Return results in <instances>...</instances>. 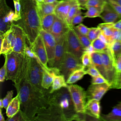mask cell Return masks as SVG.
Returning a JSON list of instances; mask_svg holds the SVG:
<instances>
[{
  "label": "cell",
  "instance_id": "cell-1",
  "mask_svg": "<svg viewBox=\"0 0 121 121\" xmlns=\"http://www.w3.org/2000/svg\"><path fill=\"white\" fill-rule=\"evenodd\" d=\"M30 58L26 54L14 81L20 101V110L26 121H34L40 111L49 105L48 96L50 91H41L35 89L31 84L29 78Z\"/></svg>",
  "mask_w": 121,
  "mask_h": 121
},
{
  "label": "cell",
  "instance_id": "cell-2",
  "mask_svg": "<svg viewBox=\"0 0 121 121\" xmlns=\"http://www.w3.org/2000/svg\"><path fill=\"white\" fill-rule=\"evenodd\" d=\"M20 2L21 19L14 24L22 28L31 46L42 29L37 4L35 0H20Z\"/></svg>",
  "mask_w": 121,
  "mask_h": 121
},
{
  "label": "cell",
  "instance_id": "cell-3",
  "mask_svg": "<svg viewBox=\"0 0 121 121\" xmlns=\"http://www.w3.org/2000/svg\"><path fill=\"white\" fill-rule=\"evenodd\" d=\"M48 100L49 104L55 108L64 121H77L78 112L75 110L68 87H62L50 93Z\"/></svg>",
  "mask_w": 121,
  "mask_h": 121
},
{
  "label": "cell",
  "instance_id": "cell-4",
  "mask_svg": "<svg viewBox=\"0 0 121 121\" xmlns=\"http://www.w3.org/2000/svg\"><path fill=\"white\" fill-rule=\"evenodd\" d=\"M6 64V80L14 82L24 58V54L11 51L5 54Z\"/></svg>",
  "mask_w": 121,
  "mask_h": 121
},
{
  "label": "cell",
  "instance_id": "cell-5",
  "mask_svg": "<svg viewBox=\"0 0 121 121\" xmlns=\"http://www.w3.org/2000/svg\"><path fill=\"white\" fill-rule=\"evenodd\" d=\"M16 21L15 11L7 5L6 0H0V35L10 29Z\"/></svg>",
  "mask_w": 121,
  "mask_h": 121
},
{
  "label": "cell",
  "instance_id": "cell-6",
  "mask_svg": "<svg viewBox=\"0 0 121 121\" xmlns=\"http://www.w3.org/2000/svg\"><path fill=\"white\" fill-rule=\"evenodd\" d=\"M75 110L77 112L86 113V91L81 86L74 84L68 86Z\"/></svg>",
  "mask_w": 121,
  "mask_h": 121
},
{
  "label": "cell",
  "instance_id": "cell-7",
  "mask_svg": "<svg viewBox=\"0 0 121 121\" xmlns=\"http://www.w3.org/2000/svg\"><path fill=\"white\" fill-rule=\"evenodd\" d=\"M66 39L67 52L81 60V56L85 52V48L74 32L73 27H69L66 33Z\"/></svg>",
  "mask_w": 121,
  "mask_h": 121
},
{
  "label": "cell",
  "instance_id": "cell-8",
  "mask_svg": "<svg viewBox=\"0 0 121 121\" xmlns=\"http://www.w3.org/2000/svg\"><path fill=\"white\" fill-rule=\"evenodd\" d=\"M81 61L72 53L67 52L60 68V74L67 81L70 75L75 70L84 68Z\"/></svg>",
  "mask_w": 121,
  "mask_h": 121
},
{
  "label": "cell",
  "instance_id": "cell-9",
  "mask_svg": "<svg viewBox=\"0 0 121 121\" xmlns=\"http://www.w3.org/2000/svg\"><path fill=\"white\" fill-rule=\"evenodd\" d=\"M100 52L106 72L107 80L111 87L114 82L117 73L115 66V60L110 50L109 46L107 50Z\"/></svg>",
  "mask_w": 121,
  "mask_h": 121
},
{
  "label": "cell",
  "instance_id": "cell-10",
  "mask_svg": "<svg viewBox=\"0 0 121 121\" xmlns=\"http://www.w3.org/2000/svg\"><path fill=\"white\" fill-rule=\"evenodd\" d=\"M67 52V50L65 34L56 41L54 57L50 67L56 68L60 69Z\"/></svg>",
  "mask_w": 121,
  "mask_h": 121
},
{
  "label": "cell",
  "instance_id": "cell-11",
  "mask_svg": "<svg viewBox=\"0 0 121 121\" xmlns=\"http://www.w3.org/2000/svg\"><path fill=\"white\" fill-rule=\"evenodd\" d=\"M0 54H6L12 51L15 44V32L11 26L5 33L0 35Z\"/></svg>",
  "mask_w": 121,
  "mask_h": 121
},
{
  "label": "cell",
  "instance_id": "cell-12",
  "mask_svg": "<svg viewBox=\"0 0 121 121\" xmlns=\"http://www.w3.org/2000/svg\"><path fill=\"white\" fill-rule=\"evenodd\" d=\"M40 34L41 35L43 40L48 55L49 67H50L54 57L56 40L51 33L48 32L43 29L40 31Z\"/></svg>",
  "mask_w": 121,
  "mask_h": 121
},
{
  "label": "cell",
  "instance_id": "cell-13",
  "mask_svg": "<svg viewBox=\"0 0 121 121\" xmlns=\"http://www.w3.org/2000/svg\"><path fill=\"white\" fill-rule=\"evenodd\" d=\"M32 51L39 58L44 67L47 68L48 67V58L46 50L44 45L43 39L40 34L38 35L33 44L30 46Z\"/></svg>",
  "mask_w": 121,
  "mask_h": 121
},
{
  "label": "cell",
  "instance_id": "cell-14",
  "mask_svg": "<svg viewBox=\"0 0 121 121\" xmlns=\"http://www.w3.org/2000/svg\"><path fill=\"white\" fill-rule=\"evenodd\" d=\"M34 121H64L62 116L51 104L38 112Z\"/></svg>",
  "mask_w": 121,
  "mask_h": 121
},
{
  "label": "cell",
  "instance_id": "cell-15",
  "mask_svg": "<svg viewBox=\"0 0 121 121\" xmlns=\"http://www.w3.org/2000/svg\"><path fill=\"white\" fill-rule=\"evenodd\" d=\"M12 26L15 32V44L13 51L25 54L26 44V37L24 30L19 26L13 24Z\"/></svg>",
  "mask_w": 121,
  "mask_h": 121
},
{
  "label": "cell",
  "instance_id": "cell-16",
  "mask_svg": "<svg viewBox=\"0 0 121 121\" xmlns=\"http://www.w3.org/2000/svg\"><path fill=\"white\" fill-rule=\"evenodd\" d=\"M110 88V85L108 83L91 84L86 91L87 98L88 100L95 99L100 101Z\"/></svg>",
  "mask_w": 121,
  "mask_h": 121
},
{
  "label": "cell",
  "instance_id": "cell-17",
  "mask_svg": "<svg viewBox=\"0 0 121 121\" xmlns=\"http://www.w3.org/2000/svg\"><path fill=\"white\" fill-rule=\"evenodd\" d=\"M77 2V0H61L56 7L54 14L66 22V20L71 7Z\"/></svg>",
  "mask_w": 121,
  "mask_h": 121
},
{
  "label": "cell",
  "instance_id": "cell-18",
  "mask_svg": "<svg viewBox=\"0 0 121 121\" xmlns=\"http://www.w3.org/2000/svg\"><path fill=\"white\" fill-rule=\"evenodd\" d=\"M61 74L59 69L48 67L47 68L43 69L42 86L46 89H49L52 86L54 77L57 75Z\"/></svg>",
  "mask_w": 121,
  "mask_h": 121
},
{
  "label": "cell",
  "instance_id": "cell-19",
  "mask_svg": "<svg viewBox=\"0 0 121 121\" xmlns=\"http://www.w3.org/2000/svg\"><path fill=\"white\" fill-rule=\"evenodd\" d=\"M69 27L65 21L56 16V18L52 27L50 33L53 35L57 41L66 34Z\"/></svg>",
  "mask_w": 121,
  "mask_h": 121
},
{
  "label": "cell",
  "instance_id": "cell-20",
  "mask_svg": "<svg viewBox=\"0 0 121 121\" xmlns=\"http://www.w3.org/2000/svg\"><path fill=\"white\" fill-rule=\"evenodd\" d=\"M100 17L104 23H115L121 19V17L107 2L104 6Z\"/></svg>",
  "mask_w": 121,
  "mask_h": 121
},
{
  "label": "cell",
  "instance_id": "cell-21",
  "mask_svg": "<svg viewBox=\"0 0 121 121\" xmlns=\"http://www.w3.org/2000/svg\"><path fill=\"white\" fill-rule=\"evenodd\" d=\"M29 78L31 85L37 90L44 91L47 89L43 88L42 86L43 74L35 70L31 65L29 69Z\"/></svg>",
  "mask_w": 121,
  "mask_h": 121
},
{
  "label": "cell",
  "instance_id": "cell-22",
  "mask_svg": "<svg viewBox=\"0 0 121 121\" xmlns=\"http://www.w3.org/2000/svg\"><path fill=\"white\" fill-rule=\"evenodd\" d=\"M85 108L86 113L101 120V106L100 101L95 99L88 100V101L86 104Z\"/></svg>",
  "mask_w": 121,
  "mask_h": 121
},
{
  "label": "cell",
  "instance_id": "cell-23",
  "mask_svg": "<svg viewBox=\"0 0 121 121\" xmlns=\"http://www.w3.org/2000/svg\"><path fill=\"white\" fill-rule=\"evenodd\" d=\"M112 23H104L97 26L101 30V33L107 39L108 43L110 44L114 40V31L116 29Z\"/></svg>",
  "mask_w": 121,
  "mask_h": 121
},
{
  "label": "cell",
  "instance_id": "cell-24",
  "mask_svg": "<svg viewBox=\"0 0 121 121\" xmlns=\"http://www.w3.org/2000/svg\"><path fill=\"white\" fill-rule=\"evenodd\" d=\"M60 1V0H57L53 3H37L40 18L46 15L54 13L56 7Z\"/></svg>",
  "mask_w": 121,
  "mask_h": 121
},
{
  "label": "cell",
  "instance_id": "cell-25",
  "mask_svg": "<svg viewBox=\"0 0 121 121\" xmlns=\"http://www.w3.org/2000/svg\"><path fill=\"white\" fill-rule=\"evenodd\" d=\"M90 54L92 65L98 69L101 75L107 80L106 72L100 52H99L95 51Z\"/></svg>",
  "mask_w": 121,
  "mask_h": 121
},
{
  "label": "cell",
  "instance_id": "cell-26",
  "mask_svg": "<svg viewBox=\"0 0 121 121\" xmlns=\"http://www.w3.org/2000/svg\"><path fill=\"white\" fill-rule=\"evenodd\" d=\"M101 120L105 121H121V102L114 106L107 114H102Z\"/></svg>",
  "mask_w": 121,
  "mask_h": 121
},
{
  "label": "cell",
  "instance_id": "cell-27",
  "mask_svg": "<svg viewBox=\"0 0 121 121\" xmlns=\"http://www.w3.org/2000/svg\"><path fill=\"white\" fill-rule=\"evenodd\" d=\"M20 109V101L18 95L17 94L12 99L6 109V115L8 118L12 117Z\"/></svg>",
  "mask_w": 121,
  "mask_h": 121
},
{
  "label": "cell",
  "instance_id": "cell-28",
  "mask_svg": "<svg viewBox=\"0 0 121 121\" xmlns=\"http://www.w3.org/2000/svg\"><path fill=\"white\" fill-rule=\"evenodd\" d=\"M68 84L65 79L64 76L62 74L57 75L55 76L53 79L51 89L50 90V93L58 90L62 87H68Z\"/></svg>",
  "mask_w": 121,
  "mask_h": 121
},
{
  "label": "cell",
  "instance_id": "cell-29",
  "mask_svg": "<svg viewBox=\"0 0 121 121\" xmlns=\"http://www.w3.org/2000/svg\"><path fill=\"white\" fill-rule=\"evenodd\" d=\"M56 15L54 13L46 15L41 18V23L42 29L50 33Z\"/></svg>",
  "mask_w": 121,
  "mask_h": 121
},
{
  "label": "cell",
  "instance_id": "cell-30",
  "mask_svg": "<svg viewBox=\"0 0 121 121\" xmlns=\"http://www.w3.org/2000/svg\"><path fill=\"white\" fill-rule=\"evenodd\" d=\"M85 68L77 69L74 71L69 76L66 82L68 84H72L81 79L86 74Z\"/></svg>",
  "mask_w": 121,
  "mask_h": 121
},
{
  "label": "cell",
  "instance_id": "cell-31",
  "mask_svg": "<svg viewBox=\"0 0 121 121\" xmlns=\"http://www.w3.org/2000/svg\"><path fill=\"white\" fill-rule=\"evenodd\" d=\"M109 45V48L114 59L121 54V40H114Z\"/></svg>",
  "mask_w": 121,
  "mask_h": 121
},
{
  "label": "cell",
  "instance_id": "cell-32",
  "mask_svg": "<svg viewBox=\"0 0 121 121\" xmlns=\"http://www.w3.org/2000/svg\"><path fill=\"white\" fill-rule=\"evenodd\" d=\"M91 45L94 48L95 51L103 52L107 50L109 45L103 41L99 38H97L91 42Z\"/></svg>",
  "mask_w": 121,
  "mask_h": 121
},
{
  "label": "cell",
  "instance_id": "cell-33",
  "mask_svg": "<svg viewBox=\"0 0 121 121\" xmlns=\"http://www.w3.org/2000/svg\"><path fill=\"white\" fill-rule=\"evenodd\" d=\"M81 9L80 8L77 2L76 3L74 4L70 8L69 13L68 14L66 20V23L68 25V26L69 27H71V21L74 17L76 15V14L78 12V11Z\"/></svg>",
  "mask_w": 121,
  "mask_h": 121
},
{
  "label": "cell",
  "instance_id": "cell-34",
  "mask_svg": "<svg viewBox=\"0 0 121 121\" xmlns=\"http://www.w3.org/2000/svg\"><path fill=\"white\" fill-rule=\"evenodd\" d=\"M73 28L84 47L86 49L89 47L91 44V42L90 41L87 36L80 33L75 26L73 27Z\"/></svg>",
  "mask_w": 121,
  "mask_h": 121
},
{
  "label": "cell",
  "instance_id": "cell-35",
  "mask_svg": "<svg viewBox=\"0 0 121 121\" xmlns=\"http://www.w3.org/2000/svg\"><path fill=\"white\" fill-rule=\"evenodd\" d=\"M86 9L87 11L84 14L85 17L93 18L100 17L102 10L100 9L94 7H89Z\"/></svg>",
  "mask_w": 121,
  "mask_h": 121
},
{
  "label": "cell",
  "instance_id": "cell-36",
  "mask_svg": "<svg viewBox=\"0 0 121 121\" xmlns=\"http://www.w3.org/2000/svg\"><path fill=\"white\" fill-rule=\"evenodd\" d=\"M106 3V0H89L86 5V9L89 7H94L102 11L104 6Z\"/></svg>",
  "mask_w": 121,
  "mask_h": 121
},
{
  "label": "cell",
  "instance_id": "cell-37",
  "mask_svg": "<svg viewBox=\"0 0 121 121\" xmlns=\"http://www.w3.org/2000/svg\"><path fill=\"white\" fill-rule=\"evenodd\" d=\"M101 33V30L98 27H91L89 29L87 36L89 39L90 40V41L92 42L95 39L98 37Z\"/></svg>",
  "mask_w": 121,
  "mask_h": 121
},
{
  "label": "cell",
  "instance_id": "cell-38",
  "mask_svg": "<svg viewBox=\"0 0 121 121\" xmlns=\"http://www.w3.org/2000/svg\"><path fill=\"white\" fill-rule=\"evenodd\" d=\"M81 61L83 67L85 68H87L90 66L92 65L90 54L88 52H85L82 54L81 58Z\"/></svg>",
  "mask_w": 121,
  "mask_h": 121
},
{
  "label": "cell",
  "instance_id": "cell-39",
  "mask_svg": "<svg viewBox=\"0 0 121 121\" xmlns=\"http://www.w3.org/2000/svg\"><path fill=\"white\" fill-rule=\"evenodd\" d=\"M84 18L85 17L84 16H82V13L81 9H80L73 18L71 23V27H72L74 26L76 24H80L83 21Z\"/></svg>",
  "mask_w": 121,
  "mask_h": 121
},
{
  "label": "cell",
  "instance_id": "cell-40",
  "mask_svg": "<svg viewBox=\"0 0 121 121\" xmlns=\"http://www.w3.org/2000/svg\"><path fill=\"white\" fill-rule=\"evenodd\" d=\"M14 9H15V13L16 16L17 21L21 19V2L20 0H13Z\"/></svg>",
  "mask_w": 121,
  "mask_h": 121
},
{
  "label": "cell",
  "instance_id": "cell-41",
  "mask_svg": "<svg viewBox=\"0 0 121 121\" xmlns=\"http://www.w3.org/2000/svg\"><path fill=\"white\" fill-rule=\"evenodd\" d=\"M13 91L10 90L7 92V95L6 96L2 99V102L3 104V108L5 109H7V107L8 106L9 104L11 101L13 99Z\"/></svg>",
  "mask_w": 121,
  "mask_h": 121
},
{
  "label": "cell",
  "instance_id": "cell-42",
  "mask_svg": "<svg viewBox=\"0 0 121 121\" xmlns=\"http://www.w3.org/2000/svg\"><path fill=\"white\" fill-rule=\"evenodd\" d=\"M103 83L109 84L107 80L106 79L101 75L99 76H95V77H92V80H91L92 84H103Z\"/></svg>",
  "mask_w": 121,
  "mask_h": 121
},
{
  "label": "cell",
  "instance_id": "cell-43",
  "mask_svg": "<svg viewBox=\"0 0 121 121\" xmlns=\"http://www.w3.org/2000/svg\"><path fill=\"white\" fill-rule=\"evenodd\" d=\"M7 121H26L23 113L19 110L15 115H14L12 117L8 118Z\"/></svg>",
  "mask_w": 121,
  "mask_h": 121
},
{
  "label": "cell",
  "instance_id": "cell-44",
  "mask_svg": "<svg viewBox=\"0 0 121 121\" xmlns=\"http://www.w3.org/2000/svg\"><path fill=\"white\" fill-rule=\"evenodd\" d=\"M86 74L90 75L91 77H95L101 75V74L98 69L93 65H91L86 70Z\"/></svg>",
  "mask_w": 121,
  "mask_h": 121
},
{
  "label": "cell",
  "instance_id": "cell-45",
  "mask_svg": "<svg viewBox=\"0 0 121 121\" xmlns=\"http://www.w3.org/2000/svg\"><path fill=\"white\" fill-rule=\"evenodd\" d=\"M108 3L113 9L121 17V5L116 2L113 0H106Z\"/></svg>",
  "mask_w": 121,
  "mask_h": 121
},
{
  "label": "cell",
  "instance_id": "cell-46",
  "mask_svg": "<svg viewBox=\"0 0 121 121\" xmlns=\"http://www.w3.org/2000/svg\"><path fill=\"white\" fill-rule=\"evenodd\" d=\"M75 27L80 33L86 35H87L90 29V28L87 27L86 26L81 23Z\"/></svg>",
  "mask_w": 121,
  "mask_h": 121
},
{
  "label": "cell",
  "instance_id": "cell-47",
  "mask_svg": "<svg viewBox=\"0 0 121 121\" xmlns=\"http://www.w3.org/2000/svg\"><path fill=\"white\" fill-rule=\"evenodd\" d=\"M6 62H4L3 66L0 69V81L3 82L6 79Z\"/></svg>",
  "mask_w": 121,
  "mask_h": 121
},
{
  "label": "cell",
  "instance_id": "cell-48",
  "mask_svg": "<svg viewBox=\"0 0 121 121\" xmlns=\"http://www.w3.org/2000/svg\"><path fill=\"white\" fill-rule=\"evenodd\" d=\"M121 84V72H117L113 83L111 86L110 88H115V86Z\"/></svg>",
  "mask_w": 121,
  "mask_h": 121
},
{
  "label": "cell",
  "instance_id": "cell-49",
  "mask_svg": "<svg viewBox=\"0 0 121 121\" xmlns=\"http://www.w3.org/2000/svg\"><path fill=\"white\" fill-rule=\"evenodd\" d=\"M115 66L117 72H121V54L115 60Z\"/></svg>",
  "mask_w": 121,
  "mask_h": 121
},
{
  "label": "cell",
  "instance_id": "cell-50",
  "mask_svg": "<svg viewBox=\"0 0 121 121\" xmlns=\"http://www.w3.org/2000/svg\"><path fill=\"white\" fill-rule=\"evenodd\" d=\"M89 0H77V3L81 9H86V7Z\"/></svg>",
  "mask_w": 121,
  "mask_h": 121
},
{
  "label": "cell",
  "instance_id": "cell-51",
  "mask_svg": "<svg viewBox=\"0 0 121 121\" xmlns=\"http://www.w3.org/2000/svg\"><path fill=\"white\" fill-rule=\"evenodd\" d=\"M113 26L115 28H116L117 29H118L120 30L121 29V19L119 20L118 21L114 23Z\"/></svg>",
  "mask_w": 121,
  "mask_h": 121
},
{
  "label": "cell",
  "instance_id": "cell-52",
  "mask_svg": "<svg viewBox=\"0 0 121 121\" xmlns=\"http://www.w3.org/2000/svg\"><path fill=\"white\" fill-rule=\"evenodd\" d=\"M0 121H4L5 119L4 118V117L3 116L2 113V110L0 109Z\"/></svg>",
  "mask_w": 121,
  "mask_h": 121
},
{
  "label": "cell",
  "instance_id": "cell-53",
  "mask_svg": "<svg viewBox=\"0 0 121 121\" xmlns=\"http://www.w3.org/2000/svg\"><path fill=\"white\" fill-rule=\"evenodd\" d=\"M57 0H44L43 2H44V3H53Z\"/></svg>",
  "mask_w": 121,
  "mask_h": 121
},
{
  "label": "cell",
  "instance_id": "cell-54",
  "mask_svg": "<svg viewBox=\"0 0 121 121\" xmlns=\"http://www.w3.org/2000/svg\"><path fill=\"white\" fill-rule=\"evenodd\" d=\"M3 107V104L2 102V99H0V109H2V108Z\"/></svg>",
  "mask_w": 121,
  "mask_h": 121
},
{
  "label": "cell",
  "instance_id": "cell-55",
  "mask_svg": "<svg viewBox=\"0 0 121 121\" xmlns=\"http://www.w3.org/2000/svg\"><path fill=\"white\" fill-rule=\"evenodd\" d=\"M114 0L116 2H117V3L120 4V5H121V0Z\"/></svg>",
  "mask_w": 121,
  "mask_h": 121
},
{
  "label": "cell",
  "instance_id": "cell-56",
  "mask_svg": "<svg viewBox=\"0 0 121 121\" xmlns=\"http://www.w3.org/2000/svg\"><path fill=\"white\" fill-rule=\"evenodd\" d=\"M115 88H116V89H121V84L116 86L115 87Z\"/></svg>",
  "mask_w": 121,
  "mask_h": 121
},
{
  "label": "cell",
  "instance_id": "cell-57",
  "mask_svg": "<svg viewBox=\"0 0 121 121\" xmlns=\"http://www.w3.org/2000/svg\"><path fill=\"white\" fill-rule=\"evenodd\" d=\"M37 3H42L43 2L44 0H35Z\"/></svg>",
  "mask_w": 121,
  "mask_h": 121
}]
</instances>
